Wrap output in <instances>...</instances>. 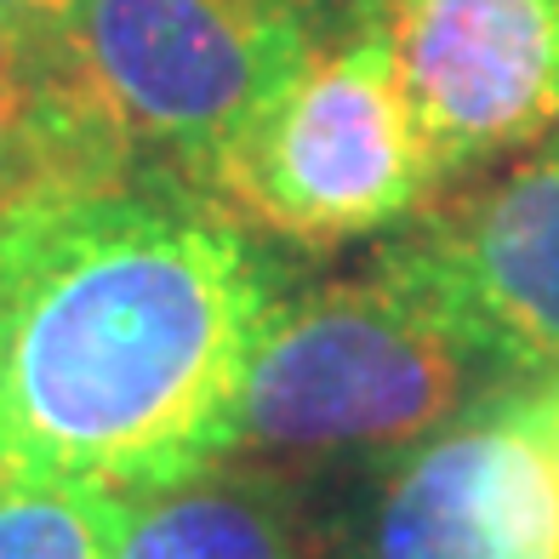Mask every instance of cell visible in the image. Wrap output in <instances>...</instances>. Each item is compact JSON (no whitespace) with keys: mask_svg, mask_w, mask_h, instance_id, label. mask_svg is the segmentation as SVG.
<instances>
[{"mask_svg":"<svg viewBox=\"0 0 559 559\" xmlns=\"http://www.w3.org/2000/svg\"><path fill=\"white\" fill-rule=\"evenodd\" d=\"M280 297L258 235L171 171L17 200L0 217V479L138 497L235 456Z\"/></svg>","mask_w":559,"mask_h":559,"instance_id":"1","label":"cell"},{"mask_svg":"<svg viewBox=\"0 0 559 559\" xmlns=\"http://www.w3.org/2000/svg\"><path fill=\"white\" fill-rule=\"evenodd\" d=\"M508 383L383 269L280 297L246 371L235 456L412 451Z\"/></svg>","mask_w":559,"mask_h":559,"instance_id":"2","label":"cell"},{"mask_svg":"<svg viewBox=\"0 0 559 559\" xmlns=\"http://www.w3.org/2000/svg\"><path fill=\"white\" fill-rule=\"evenodd\" d=\"M440 189L412 97L360 7L251 109L206 177L228 217L292 246L389 235Z\"/></svg>","mask_w":559,"mask_h":559,"instance_id":"3","label":"cell"},{"mask_svg":"<svg viewBox=\"0 0 559 559\" xmlns=\"http://www.w3.org/2000/svg\"><path fill=\"white\" fill-rule=\"evenodd\" d=\"M325 35L314 0H81L46 69L115 155L206 177Z\"/></svg>","mask_w":559,"mask_h":559,"instance_id":"4","label":"cell"},{"mask_svg":"<svg viewBox=\"0 0 559 559\" xmlns=\"http://www.w3.org/2000/svg\"><path fill=\"white\" fill-rule=\"evenodd\" d=\"M354 559H559V371L508 377L394 451Z\"/></svg>","mask_w":559,"mask_h":559,"instance_id":"5","label":"cell"},{"mask_svg":"<svg viewBox=\"0 0 559 559\" xmlns=\"http://www.w3.org/2000/svg\"><path fill=\"white\" fill-rule=\"evenodd\" d=\"M377 269L445 314L497 371H559V126L491 189L412 217Z\"/></svg>","mask_w":559,"mask_h":559,"instance_id":"6","label":"cell"},{"mask_svg":"<svg viewBox=\"0 0 559 559\" xmlns=\"http://www.w3.org/2000/svg\"><path fill=\"white\" fill-rule=\"evenodd\" d=\"M383 35L440 183L559 126V0H354Z\"/></svg>","mask_w":559,"mask_h":559,"instance_id":"7","label":"cell"},{"mask_svg":"<svg viewBox=\"0 0 559 559\" xmlns=\"http://www.w3.org/2000/svg\"><path fill=\"white\" fill-rule=\"evenodd\" d=\"M115 559H309L292 491L240 456L126 497Z\"/></svg>","mask_w":559,"mask_h":559,"instance_id":"8","label":"cell"},{"mask_svg":"<svg viewBox=\"0 0 559 559\" xmlns=\"http://www.w3.org/2000/svg\"><path fill=\"white\" fill-rule=\"evenodd\" d=\"M143 171L86 126V115L63 97L46 63H29L0 46V217L17 200L58 183H92V177Z\"/></svg>","mask_w":559,"mask_h":559,"instance_id":"9","label":"cell"},{"mask_svg":"<svg viewBox=\"0 0 559 559\" xmlns=\"http://www.w3.org/2000/svg\"><path fill=\"white\" fill-rule=\"evenodd\" d=\"M126 497L58 479H0V559H115Z\"/></svg>","mask_w":559,"mask_h":559,"instance_id":"10","label":"cell"},{"mask_svg":"<svg viewBox=\"0 0 559 559\" xmlns=\"http://www.w3.org/2000/svg\"><path fill=\"white\" fill-rule=\"evenodd\" d=\"M81 0H0V46L29 63H46L63 46Z\"/></svg>","mask_w":559,"mask_h":559,"instance_id":"11","label":"cell"}]
</instances>
